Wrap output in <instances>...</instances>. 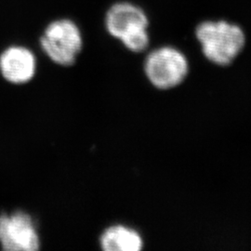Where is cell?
I'll return each mask as SVG.
<instances>
[{"mask_svg":"<svg viewBox=\"0 0 251 251\" xmlns=\"http://www.w3.org/2000/svg\"><path fill=\"white\" fill-rule=\"evenodd\" d=\"M206 59L217 65H229L246 44L242 28L226 21H206L196 31Z\"/></svg>","mask_w":251,"mask_h":251,"instance_id":"1","label":"cell"},{"mask_svg":"<svg viewBox=\"0 0 251 251\" xmlns=\"http://www.w3.org/2000/svg\"><path fill=\"white\" fill-rule=\"evenodd\" d=\"M0 246L5 251H36L40 239L32 217L24 211L0 214Z\"/></svg>","mask_w":251,"mask_h":251,"instance_id":"5","label":"cell"},{"mask_svg":"<svg viewBox=\"0 0 251 251\" xmlns=\"http://www.w3.org/2000/svg\"><path fill=\"white\" fill-rule=\"evenodd\" d=\"M36 68V57L25 47L11 46L0 54V73L12 84H25L31 80Z\"/></svg>","mask_w":251,"mask_h":251,"instance_id":"6","label":"cell"},{"mask_svg":"<svg viewBox=\"0 0 251 251\" xmlns=\"http://www.w3.org/2000/svg\"><path fill=\"white\" fill-rule=\"evenodd\" d=\"M40 46L53 63L71 66L82 50L80 29L69 19L53 21L46 27L40 38Z\"/></svg>","mask_w":251,"mask_h":251,"instance_id":"3","label":"cell"},{"mask_svg":"<svg viewBox=\"0 0 251 251\" xmlns=\"http://www.w3.org/2000/svg\"><path fill=\"white\" fill-rule=\"evenodd\" d=\"M147 78L155 88L169 90L179 86L189 72L186 57L172 47H162L148 54L144 63Z\"/></svg>","mask_w":251,"mask_h":251,"instance_id":"4","label":"cell"},{"mask_svg":"<svg viewBox=\"0 0 251 251\" xmlns=\"http://www.w3.org/2000/svg\"><path fill=\"white\" fill-rule=\"evenodd\" d=\"M100 243L104 251H139L144 246L139 233L123 225L109 227L101 234Z\"/></svg>","mask_w":251,"mask_h":251,"instance_id":"7","label":"cell"},{"mask_svg":"<svg viewBox=\"0 0 251 251\" xmlns=\"http://www.w3.org/2000/svg\"><path fill=\"white\" fill-rule=\"evenodd\" d=\"M148 25L146 13L129 2L114 4L105 15L108 33L120 40L127 50L134 52H142L149 45Z\"/></svg>","mask_w":251,"mask_h":251,"instance_id":"2","label":"cell"}]
</instances>
